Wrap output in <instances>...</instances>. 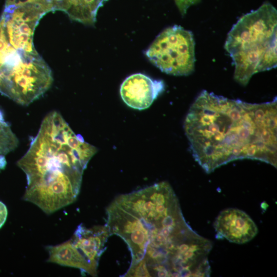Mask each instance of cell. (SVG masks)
Wrapping results in <instances>:
<instances>
[{"instance_id":"cell-17","label":"cell","mask_w":277,"mask_h":277,"mask_svg":"<svg viewBox=\"0 0 277 277\" xmlns=\"http://www.w3.org/2000/svg\"><path fill=\"white\" fill-rule=\"evenodd\" d=\"M8 214V211L6 205L0 201V228L6 222Z\"/></svg>"},{"instance_id":"cell-10","label":"cell","mask_w":277,"mask_h":277,"mask_svg":"<svg viewBox=\"0 0 277 277\" xmlns=\"http://www.w3.org/2000/svg\"><path fill=\"white\" fill-rule=\"evenodd\" d=\"M213 226L219 238L230 242L243 244L252 240L258 232L252 219L245 212L236 208L222 211Z\"/></svg>"},{"instance_id":"cell-15","label":"cell","mask_w":277,"mask_h":277,"mask_svg":"<svg viewBox=\"0 0 277 277\" xmlns=\"http://www.w3.org/2000/svg\"><path fill=\"white\" fill-rule=\"evenodd\" d=\"M16 50L9 43L5 34L3 21L0 19V69Z\"/></svg>"},{"instance_id":"cell-9","label":"cell","mask_w":277,"mask_h":277,"mask_svg":"<svg viewBox=\"0 0 277 277\" xmlns=\"http://www.w3.org/2000/svg\"><path fill=\"white\" fill-rule=\"evenodd\" d=\"M164 89L163 81L153 80L138 73L129 76L123 81L120 92L127 106L142 110L149 108Z\"/></svg>"},{"instance_id":"cell-2","label":"cell","mask_w":277,"mask_h":277,"mask_svg":"<svg viewBox=\"0 0 277 277\" xmlns=\"http://www.w3.org/2000/svg\"><path fill=\"white\" fill-rule=\"evenodd\" d=\"M97 150L76 134L58 112H50L17 163L27 179L23 200L47 214L71 204L80 192L84 171Z\"/></svg>"},{"instance_id":"cell-3","label":"cell","mask_w":277,"mask_h":277,"mask_svg":"<svg viewBox=\"0 0 277 277\" xmlns=\"http://www.w3.org/2000/svg\"><path fill=\"white\" fill-rule=\"evenodd\" d=\"M117 203L139 219L148 233L145 255L159 262L175 259L196 240L186 223L170 185L161 182L116 197Z\"/></svg>"},{"instance_id":"cell-18","label":"cell","mask_w":277,"mask_h":277,"mask_svg":"<svg viewBox=\"0 0 277 277\" xmlns=\"http://www.w3.org/2000/svg\"><path fill=\"white\" fill-rule=\"evenodd\" d=\"M6 165L5 156H0V169H4Z\"/></svg>"},{"instance_id":"cell-13","label":"cell","mask_w":277,"mask_h":277,"mask_svg":"<svg viewBox=\"0 0 277 277\" xmlns=\"http://www.w3.org/2000/svg\"><path fill=\"white\" fill-rule=\"evenodd\" d=\"M47 250L49 253L47 262L78 268L84 273L96 276L97 268L81 254L70 240L59 245L48 246Z\"/></svg>"},{"instance_id":"cell-8","label":"cell","mask_w":277,"mask_h":277,"mask_svg":"<svg viewBox=\"0 0 277 277\" xmlns=\"http://www.w3.org/2000/svg\"><path fill=\"white\" fill-rule=\"evenodd\" d=\"M106 226L110 234H116L127 244L131 251L130 266L142 261L148 244V233L138 218L114 201L107 207Z\"/></svg>"},{"instance_id":"cell-14","label":"cell","mask_w":277,"mask_h":277,"mask_svg":"<svg viewBox=\"0 0 277 277\" xmlns=\"http://www.w3.org/2000/svg\"><path fill=\"white\" fill-rule=\"evenodd\" d=\"M18 140L5 121L0 122V156H5L18 146Z\"/></svg>"},{"instance_id":"cell-11","label":"cell","mask_w":277,"mask_h":277,"mask_svg":"<svg viewBox=\"0 0 277 277\" xmlns=\"http://www.w3.org/2000/svg\"><path fill=\"white\" fill-rule=\"evenodd\" d=\"M110 233L105 226H94L87 228L82 224L75 230L70 241L81 254L97 269L101 256Z\"/></svg>"},{"instance_id":"cell-6","label":"cell","mask_w":277,"mask_h":277,"mask_svg":"<svg viewBox=\"0 0 277 277\" xmlns=\"http://www.w3.org/2000/svg\"><path fill=\"white\" fill-rule=\"evenodd\" d=\"M277 11L268 2L241 16L228 33L224 48L231 54L276 39Z\"/></svg>"},{"instance_id":"cell-1","label":"cell","mask_w":277,"mask_h":277,"mask_svg":"<svg viewBox=\"0 0 277 277\" xmlns=\"http://www.w3.org/2000/svg\"><path fill=\"white\" fill-rule=\"evenodd\" d=\"M277 101L260 104L202 91L190 106L184 128L195 161L210 173L232 161L277 164Z\"/></svg>"},{"instance_id":"cell-12","label":"cell","mask_w":277,"mask_h":277,"mask_svg":"<svg viewBox=\"0 0 277 277\" xmlns=\"http://www.w3.org/2000/svg\"><path fill=\"white\" fill-rule=\"evenodd\" d=\"M275 44L276 39L266 45L241 50L231 54L234 65V80L246 86L254 74L260 72V65L265 52Z\"/></svg>"},{"instance_id":"cell-16","label":"cell","mask_w":277,"mask_h":277,"mask_svg":"<svg viewBox=\"0 0 277 277\" xmlns=\"http://www.w3.org/2000/svg\"><path fill=\"white\" fill-rule=\"evenodd\" d=\"M201 0H174L175 3L182 16H184L188 8L192 6L197 4Z\"/></svg>"},{"instance_id":"cell-4","label":"cell","mask_w":277,"mask_h":277,"mask_svg":"<svg viewBox=\"0 0 277 277\" xmlns=\"http://www.w3.org/2000/svg\"><path fill=\"white\" fill-rule=\"evenodd\" d=\"M52 82L51 70L38 53L0 69V92L22 105L38 99Z\"/></svg>"},{"instance_id":"cell-5","label":"cell","mask_w":277,"mask_h":277,"mask_svg":"<svg viewBox=\"0 0 277 277\" xmlns=\"http://www.w3.org/2000/svg\"><path fill=\"white\" fill-rule=\"evenodd\" d=\"M144 54L163 72L175 76L191 74L195 68V41L191 31L179 25L165 28Z\"/></svg>"},{"instance_id":"cell-7","label":"cell","mask_w":277,"mask_h":277,"mask_svg":"<svg viewBox=\"0 0 277 277\" xmlns=\"http://www.w3.org/2000/svg\"><path fill=\"white\" fill-rule=\"evenodd\" d=\"M47 12L39 3L6 6L1 18L10 45L19 51L36 52L33 44V33L39 21Z\"/></svg>"}]
</instances>
